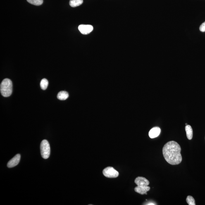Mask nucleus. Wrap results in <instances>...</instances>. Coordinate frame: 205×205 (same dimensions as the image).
Instances as JSON below:
<instances>
[{
    "label": "nucleus",
    "mask_w": 205,
    "mask_h": 205,
    "mask_svg": "<svg viewBox=\"0 0 205 205\" xmlns=\"http://www.w3.org/2000/svg\"><path fill=\"white\" fill-rule=\"evenodd\" d=\"M180 146L175 141L166 143L163 149L164 157L167 162L171 165H177L182 161Z\"/></svg>",
    "instance_id": "nucleus-1"
},
{
    "label": "nucleus",
    "mask_w": 205,
    "mask_h": 205,
    "mask_svg": "<svg viewBox=\"0 0 205 205\" xmlns=\"http://www.w3.org/2000/svg\"><path fill=\"white\" fill-rule=\"evenodd\" d=\"M13 85L12 81L9 79L6 78L2 82L0 86V90L2 95L4 97H8L12 92Z\"/></svg>",
    "instance_id": "nucleus-2"
},
{
    "label": "nucleus",
    "mask_w": 205,
    "mask_h": 205,
    "mask_svg": "<svg viewBox=\"0 0 205 205\" xmlns=\"http://www.w3.org/2000/svg\"><path fill=\"white\" fill-rule=\"evenodd\" d=\"M41 154L44 159H48L50 154V147L47 140H43L40 144Z\"/></svg>",
    "instance_id": "nucleus-3"
},
{
    "label": "nucleus",
    "mask_w": 205,
    "mask_h": 205,
    "mask_svg": "<svg viewBox=\"0 0 205 205\" xmlns=\"http://www.w3.org/2000/svg\"><path fill=\"white\" fill-rule=\"evenodd\" d=\"M103 173L105 176L108 178H116L119 176V172L113 167H108L103 170Z\"/></svg>",
    "instance_id": "nucleus-4"
},
{
    "label": "nucleus",
    "mask_w": 205,
    "mask_h": 205,
    "mask_svg": "<svg viewBox=\"0 0 205 205\" xmlns=\"http://www.w3.org/2000/svg\"><path fill=\"white\" fill-rule=\"evenodd\" d=\"M78 29L82 34L87 35L92 31L93 27L90 25H82L79 26Z\"/></svg>",
    "instance_id": "nucleus-5"
},
{
    "label": "nucleus",
    "mask_w": 205,
    "mask_h": 205,
    "mask_svg": "<svg viewBox=\"0 0 205 205\" xmlns=\"http://www.w3.org/2000/svg\"><path fill=\"white\" fill-rule=\"evenodd\" d=\"M21 158V156L19 154L16 155L11 160H10L7 165L8 168H12L16 166L19 163Z\"/></svg>",
    "instance_id": "nucleus-6"
},
{
    "label": "nucleus",
    "mask_w": 205,
    "mask_h": 205,
    "mask_svg": "<svg viewBox=\"0 0 205 205\" xmlns=\"http://www.w3.org/2000/svg\"><path fill=\"white\" fill-rule=\"evenodd\" d=\"M135 183L137 186H148L149 182L147 179L142 177H138L135 179Z\"/></svg>",
    "instance_id": "nucleus-7"
},
{
    "label": "nucleus",
    "mask_w": 205,
    "mask_h": 205,
    "mask_svg": "<svg viewBox=\"0 0 205 205\" xmlns=\"http://www.w3.org/2000/svg\"><path fill=\"white\" fill-rule=\"evenodd\" d=\"M150 187L148 186H137L135 189L136 192L141 194H146L150 189Z\"/></svg>",
    "instance_id": "nucleus-8"
},
{
    "label": "nucleus",
    "mask_w": 205,
    "mask_h": 205,
    "mask_svg": "<svg viewBox=\"0 0 205 205\" xmlns=\"http://www.w3.org/2000/svg\"><path fill=\"white\" fill-rule=\"evenodd\" d=\"M161 132V129L158 127H155L151 129L149 132V135L151 138H154L158 137Z\"/></svg>",
    "instance_id": "nucleus-9"
},
{
    "label": "nucleus",
    "mask_w": 205,
    "mask_h": 205,
    "mask_svg": "<svg viewBox=\"0 0 205 205\" xmlns=\"http://www.w3.org/2000/svg\"><path fill=\"white\" fill-rule=\"evenodd\" d=\"M185 130L187 138L189 140H191L192 139L193 136V131L192 127L188 125H186Z\"/></svg>",
    "instance_id": "nucleus-10"
},
{
    "label": "nucleus",
    "mask_w": 205,
    "mask_h": 205,
    "mask_svg": "<svg viewBox=\"0 0 205 205\" xmlns=\"http://www.w3.org/2000/svg\"><path fill=\"white\" fill-rule=\"evenodd\" d=\"M68 93L64 91H61L58 93L57 96L58 99L61 100H64L68 99Z\"/></svg>",
    "instance_id": "nucleus-11"
},
{
    "label": "nucleus",
    "mask_w": 205,
    "mask_h": 205,
    "mask_svg": "<svg viewBox=\"0 0 205 205\" xmlns=\"http://www.w3.org/2000/svg\"><path fill=\"white\" fill-rule=\"evenodd\" d=\"M83 2V0H70L69 4L72 7H75L80 6Z\"/></svg>",
    "instance_id": "nucleus-12"
},
{
    "label": "nucleus",
    "mask_w": 205,
    "mask_h": 205,
    "mask_svg": "<svg viewBox=\"0 0 205 205\" xmlns=\"http://www.w3.org/2000/svg\"><path fill=\"white\" fill-rule=\"evenodd\" d=\"M40 85L41 89L44 90H46L48 85V81L45 78L43 79L41 81Z\"/></svg>",
    "instance_id": "nucleus-13"
},
{
    "label": "nucleus",
    "mask_w": 205,
    "mask_h": 205,
    "mask_svg": "<svg viewBox=\"0 0 205 205\" xmlns=\"http://www.w3.org/2000/svg\"><path fill=\"white\" fill-rule=\"evenodd\" d=\"M27 1L30 4L37 6H40L43 3V0H27Z\"/></svg>",
    "instance_id": "nucleus-14"
},
{
    "label": "nucleus",
    "mask_w": 205,
    "mask_h": 205,
    "mask_svg": "<svg viewBox=\"0 0 205 205\" xmlns=\"http://www.w3.org/2000/svg\"><path fill=\"white\" fill-rule=\"evenodd\" d=\"M187 202L189 205H195V200L192 196H189L186 199Z\"/></svg>",
    "instance_id": "nucleus-15"
},
{
    "label": "nucleus",
    "mask_w": 205,
    "mask_h": 205,
    "mask_svg": "<svg viewBox=\"0 0 205 205\" xmlns=\"http://www.w3.org/2000/svg\"><path fill=\"white\" fill-rule=\"evenodd\" d=\"M199 30L202 32H205V22L202 24L199 27Z\"/></svg>",
    "instance_id": "nucleus-16"
},
{
    "label": "nucleus",
    "mask_w": 205,
    "mask_h": 205,
    "mask_svg": "<svg viewBox=\"0 0 205 205\" xmlns=\"http://www.w3.org/2000/svg\"><path fill=\"white\" fill-rule=\"evenodd\" d=\"M147 205H156V204H154V203H148V204Z\"/></svg>",
    "instance_id": "nucleus-17"
},
{
    "label": "nucleus",
    "mask_w": 205,
    "mask_h": 205,
    "mask_svg": "<svg viewBox=\"0 0 205 205\" xmlns=\"http://www.w3.org/2000/svg\"><path fill=\"white\" fill-rule=\"evenodd\" d=\"M186 125H187V123H186Z\"/></svg>",
    "instance_id": "nucleus-18"
}]
</instances>
